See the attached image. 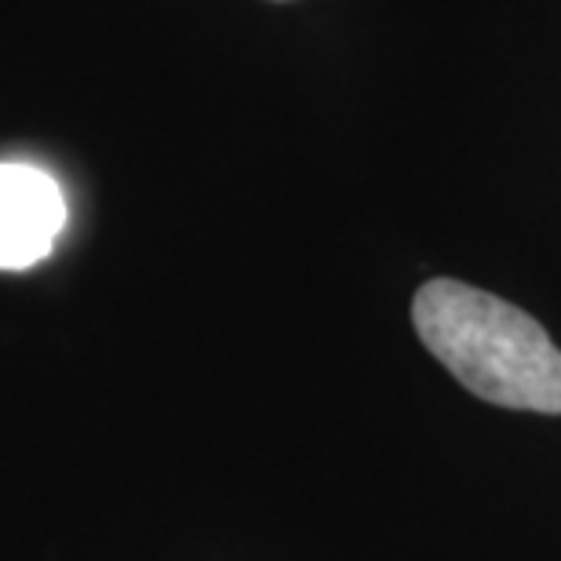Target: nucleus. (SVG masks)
<instances>
[{"instance_id":"f03ea898","label":"nucleus","mask_w":561,"mask_h":561,"mask_svg":"<svg viewBox=\"0 0 561 561\" xmlns=\"http://www.w3.org/2000/svg\"><path fill=\"white\" fill-rule=\"evenodd\" d=\"M62 227V186L33 164L0 161V271H30L48 260Z\"/></svg>"},{"instance_id":"f257e3e1","label":"nucleus","mask_w":561,"mask_h":561,"mask_svg":"<svg viewBox=\"0 0 561 561\" xmlns=\"http://www.w3.org/2000/svg\"><path fill=\"white\" fill-rule=\"evenodd\" d=\"M412 324L474 398L561 416V351L522 307L463 280L434 277L412 299Z\"/></svg>"}]
</instances>
